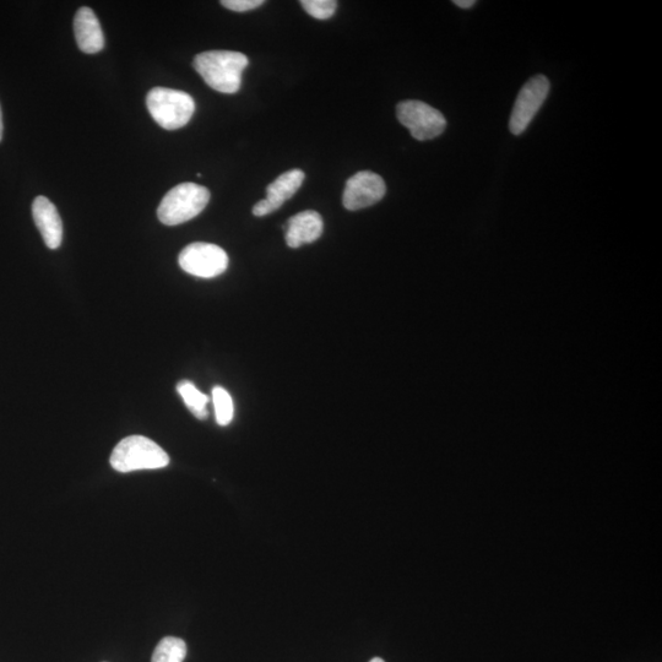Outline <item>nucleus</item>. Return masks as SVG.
Wrapping results in <instances>:
<instances>
[{"instance_id":"nucleus-2","label":"nucleus","mask_w":662,"mask_h":662,"mask_svg":"<svg viewBox=\"0 0 662 662\" xmlns=\"http://www.w3.org/2000/svg\"><path fill=\"white\" fill-rule=\"evenodd\" d=\"M112 468L118 472L156 470L166 468L170 457L151 439L130 436L117 444L111 455Z\"/></svg>"},{"instance_id":"nucleus-16","label":"nucleus","mask_w":662,"mask_h":662,"mask_svg":"<svg viewBox=\"0 0 662 662\" xmlns=\"http://www.w3.org/2000/svg\"><path fill=\"white\" fill-rule=\"evenodd\" d=\"M301 5L309 15L319 20L330 19L338 8L335 0H303Z\"/></svg>"},{"instance_id":"nucleus-7","label":"nucleus","mask_w":662,"mask_h":662,"mask_svg":"<svg viewBox=\"0 0 662 662\" xmlns=\"http://www.w3.org/2000/svg\"><path fill=\"white\" fill-rule=\"evenodd\" d=\"M550 92V81L545 75H536L520 90L513 107L512 116L509 119V129L514 135L525 132L533 122L536 113L539 112Z\"/></svg>"},{"instance_id":"nucleus-1","label":"nucleus","mask_w":662,"mask_h":662,"mask_svg":"<svg viewBox=\"0 0 662 662\" xmlns=\"http://www.w3.org/2000/svg\"><path fill=\"white\" fill-rule=\"evenodd\" d=\"M248 63V58L240 52L210 51L198 54L193 65L211 89L221 94H236Z\"/></svg>"},{"instance_id":"nucleus-10","label":"nucleus","mask_w":662,"mask_h":662,"mask_svg":"<svg viewBox=\"0 0 662 662\" xmlns=\"http://www.w3.org/2000/svg\"><path fill=\"white\" fill-rule=\"evenodd\" d=\"M323 229V219L317 211H302L287 222L285 236L287 246L295 249L316 242L323 235Z\"/></svg>"},{"instance_id":"nucleus-6","label":"nucleus","mask_w":662,"mask_h":662,"mask_svg":"<svg viewBox=\"0 0 662 662\" xmlns=\"http://www.w3.org/2000/svg\"><path fill=\"white\" fill-rule=\"evenodd\" d=\"M179 267L197 278L213 279L229 268V255L216 244L197 242L183 249Z\"/></svg>"},{"instance_id":"nucleus-4","label":"nucleus","mask_w":662,"mask_h":662,"mask_svg":"<svg viewBox=\"0 0 662 662\" xmlns=\"http://www.w3.org/2000/svg\"><path fill=\"white\" fill-rule=\"evenodd\" d=\"M146 106L151 117L166 130H177L191 121L195 102L187 92L155 88L146 96Z\"/></svg>"},{"instance_id":"nucleus-5","label":"nucleus","mask_w":662,"mask_h":662,"mask_svg":"<svg viewBox=\"0 0 662 662\" xmlns=\"http://www.w3.org/2000/svg\"><path fill=\"white\" fill-rule=\"evenodd\" d=\"M396 116L410 130L412 137L419 141L437 138L447 128L442 113L421 101L400 102L396 107Z\"/></svg>"},{"instance_id":"nucleus-8","label":"nucleus","mask_w":662,"mask_h":662,"mask_svg":"<svg viewBox=\"0 0 662 662\" xmlns=\"http://www.w3.org/2000/svg\"><path fill=\"white\" fill-rule=\"evenodd\" d=\"M387 193L384 179L377 173L362 171L346 183L343 204L347 210L356 211L381 202Z\"/></svg>"},{"instance_id":"nucleus-20","label":"nucleus","mask_w":662,"mask_h":662,"mask_svg":"<svg viewBox=\"0 0 662 662\" xmlns=\"http://www.w3.org/2000/svg\"><path fill=\"white\" fill-rule=\"evenodd\" d=\"M370 662H384L381 658H374Z\"/></svg>"},{"instance_id":"nucleus-13","label":"nucleus","mask_w":662,"mask_h":662,"mask_svg":"<svg viewBox=\"0 0 662 662\" xmlns=\"http://www.w3.org/2000/svg\"><path fill=\"white\" fill-rule=\"evenodd\" d=\"M177 392L186 404L189 411L199 420H205L209 415L208 404L210 398L195 387L191 381H181L177 384Z\"/></svg>"},{"instance_id":"nucleus-11","label":"nucleus","mask_w":662,"mask_h":662,"mask_svg":"<svg viewBox=\"0 0 662 662\" xmlns=\"http://www.w3.org/2000/svg\"><path fill=\"white\" fill-rule=\"evenodd\" d=\"M74 32L81 52L95 54L105 47V36L100 21L88 7L80 8L75 15Z\"/></svg>"},{"instance_id":"nucleus-9","label":"nucleus","mask_w":662,"mask_h":662,"mask_svg":"<svg viewBox=\"0 0 662 662\" xmlns=\"http://www.w3.org/2000/svg\"><path fill=\"white\" fill-rule=\"evenodd\" d=\"M32 216H34L37 229L41 232L43 241L50 249L61 247L63 241V222L58 214L56 205L46 197H37L32 204Z\"/></svg>"},{"instance_id":"nucleus-12","label":"nucleus","mask_w":662,"mask_h":662,"mask_svg":"<svg viewBox=\"0 0 662 662\" xmlns=\"http://www.w3.org/2000/svg\"><path fill=\"white\" fill-rule=\"evenodd\" d=\"M305 181V172L301 170H291L284 173L275 181L269 184L267 188V199H264L265 205L268 206L270 214L279 210L282 205L291 199L302 187Z\"/></svg>"},{"instance_id":"nucleus-15","label":"nucleus","mask_w":662,"mask_h":662,"mask_svg":"<svg viewBox=\"0 0 662 662\" xmlns=\"http://www.w3.org/2000/svg\"><path fill=\"white\" fill-rule=\"evenodd\" d=\"M213 404L216 422L220 426H229L235 415V405L229 392L222 387L213 389Z\"/></svg>"},{"instance_id":"nucleus-18","label":"nucleus","mask_w":662,"mask_h":662,"mask_svg":"<svg viewBox=\"0 0 662 662\" xmlns=\"http://www.w3.org/2000/svg\"><path fill=\"white\" fill-rule=\"evenodd\" d=\"M453 3L461 9H471L476 4L475 0H454Z\"/></svg>"},{"instance_id":"nucleus-3","label":"nucleus","mask_w":662,"mask_h":662,"mask_svg":"<svg viewBox=\"0 0 662 662\" xmlns=\"http://www.w3.org/2000/svg\"><path fill=\"white\" fill-rule=\"evenodd\" d=\"M209 200L208 188L191 182L178 184L162 199L157 216L164 225H181L202 213Z\"/></svg>"},{"instance_id":"nucleus-19","label":"nucleus","mask_w":662,"mask_h":662,"mask_svg":"<svg viewBox=\"0 0 662 662\" xmlns=\"http://www.w3.org/2000/svg\"><path fill=\"white\" fill-rule=\"evenodd\" d=\"M3 130H4L3 113H2V107H0V141H2L3 139Z\"/></svg>"},{"instance_id":"nucleus-17","label":"nucleus","mask_w":662,"mask_h":662,"mask_svg":"<svg viewBox=\"0 0 662 662\" xmlns=\"http://www.w3.org/2000/svg\"><path fill=\"white\" fill-rule=\"evenodd\" d=\"M263 0H222L221 5L232 12L244 13L262 7Z\"/></svg>"},{"instance_id":"nucleus-14","label":"nucleus","mask_w":662,"mask_h":662,"mask_svg":"<svg viewBox=\"0 0 662 662\" xmlns=\"http://www.w3.org/2000/svg\"><path fill=\"white\" fill-rule=\"evenodd\" d=\"M187 655V644L176 637L161 640L153 654L151 662H183Z\"/></svg>"}]
</instances>
